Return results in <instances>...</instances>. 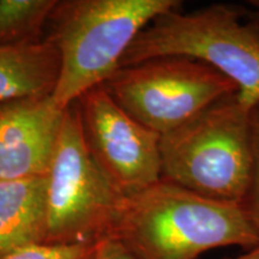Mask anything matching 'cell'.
<instances>
[{
  "label": "cell",
  "instance_id": "9a60e30c",
  "mask_svg": "<svg viewBox=\"0 0 259 259\" xmlns=\"http://www.w3.org/2000/svg\"><path fill=\"white\" fill-rule=\"evenodd\" d=\"M234 259H259V244L254 247L250 248V251L247 253L240 255V257L234 258Z\"/></svg>",
  "mask_w": 259,
  "mask_h": 259
},
{
  "label": "cell",
  "instance_id": "5bb4252c",
  "mask_svg": "<svg viewBox=\"0 0 259 259\" xmlns=\"http://www.w3.org/2000/svg\"><path fill=\"white\" fill-rule=\"evenodd\" d=\"M95 259H136L115 239L108 238L97 244Z\"/></svg>",
  "mask_w": 259,
  "mask_h": 259
},
{
  "label": "cell",
  "instance_id": "e0dca14e",
  "mask_svg": "<svg viewBox=\"0 0 259 259\" xmlns=\"http://www.w3.org/2000/svg\"><path fill=\"white\" fill-rule=\"evenodd\" d=\"M254 16H255V17H257V18L259 19V12H255V14H254Z\"/></svg>",
  "mask_w": 259,
  "mask_h": 259
},
{
  "label": "cell",
  "instance_id": "4fadbf2b",
  "mask_svg": "<svg viewBox=\"0 0 259 259\" xmlns=\"http://www.w3.org/2000/svg\"><path fill=\"white\" fill-rule=\"evenodd\" d=\"M251 139V179L247 194L241 205L252 227L259 235V102L250 112Z\"/></svg>",
  "mask_w": 259,
  "mask_h": 259
},
{
  "label": "cell",
  "instance_id": "5b68a950",
  "mask_svg": "<svg viewBox=\"0 0 259 259\" xmlns=\"http://www.w3.org/2000/svg\"><path fill=\"white\" fill-rule=\"evenodd\" d=\"M46 183L44 244H96L111 238L124 197L90 154L77 101L64 112Z\"/></svg>",
  "mask_w": 259,
  "mask_h": 259
},
{
  "label": "cell",
  "instance_id": "7a4b0ae2",
  "mask_svg": "<svg viewBox=\"0 0 259 259\" xmlns=\"http://www.w3.org/2000/svg\"><path fill=\"white\" fill-rule=\"evenodd\" d=\"M177 0H64L52 14L46 37L59 54V74L52 93L66 109L109 78L122 57L157 16L178 9Z\"/></svg>",
  "mask_w": 259,
  "mask_h": 259
},
{
  "label": "cell",
  "instance_id": "ba28073f",
  "mask_svg": "<svg viewBox=\"0 0 259 259\" xmlns=\"http://www.w3.org/2000/svg\"><path fill=\"white\" fill-rule=\"evenodd\" d=\"M64 112L52 94L0 101V180L47 176Z\"/></svg>",
  "mask_w": 259,
  "mask_h": 259
},
{
  "label": "cell",
  "instance_id": "30bf717a",
  "mask_svg": "<svg viewBox=\"0 0 259 259\" xmlns=\"http://www.w3.org/2000/svg\"><path fill=\"white\" fill-rule=\"evenodd\" d=\"M59 74V54L46 38L0 46V101L53 93Z\"/></svg>",
  "mask_w": 259,
  "mask_h": 259
},
{
  "label": "cell",
  "instance_id": "277c9868",
  "mask_svg": "<svg viewBox=\"0 0 259 259\" xmlns=\"http://www.w3.org/2000/svg\"><path fill=\"white\" fill-rule=\"evenodd\" d=\"M250 112L235 93L162 135L161 179L205 198L242 204L251 179Z\"/></svg>",
  "mask_w": 259,
  "mask_h": 259
},
{
  "label": "cell",
  "instance_id": "8fae6325",
  "mask_svg": "<svg viewBox=\"0 0 259 259\" xmlns=\"http://www.w3.org/2000/svg\"><path fill=\"white\" fill-rule=\"evenodd\" d=\"M58 0H0V46L37 42Z\"/></svg>",
  "mask_w": 259,
  "mask_h": 259
},
{
  "label": "cell",
  "instance_id": "6da1fadb",
  "mask_svg": "<svg viewBox=\"0 0 259 259\" xmlns=\"http://www.w3.org/2000/svg\"><path fill=\"white\" fill-rule=\"evenodd\" d=\"M111 238L136 259H196L227 246L259 244L244 206L160 180L122 200Z\"/></svg>",
  "mask_w": 259,
  "mask_h": 259
},
{
  "label": "cell",
  "instance_id": "9c48e42d",
  "mask_svg": "<svg viewBox=\"0 0 259 259\" xmlns=\"http://www.w3.org/2000/svg\"><path fill=\"white\" fill-rule=\"evenodd\" d=\"M46 220V176L0 180V258L44 244Z\"/></svg>",
  "mask_w": 259,
  "mask_h": 259
},
{
  "label": "cell",
  "instance_id": "7c38bea8",
  "mask_svg": "<svg viewBox=\"0 0 259 259\" xmlns=\"http://www.w3.org/2000/svg\"><path fill=\"white\" fill-rule=\"evenodd\" d=\"M97 244H37L0 259H95Z\"/></svg>",
  "mask_w": 259,
  "mask_h": 259
},
{
  "label": "cell",
  "instance_id": "2e32d148",
  "mask_svg": "<svg viewBox=\"0 0 259 259\" xmlns=\"http://www.w3.org/2000/svg\"><path fill=\"white\" fill-rule=\"evenodd\" d=\"M250 5L252 6V8H254L255 10H257L255 12H259V0H251Z\"/></svg>",
  "mask_w": 259,
  "mask_h": 259
},
{
  "label": "cell",
  "instance_id": "8992f818",
  "mask_svg": "<svg viewBox=\"0 0 259 259\" xmlns=\"http://www.w3.org/2000/svg\"><path fill=\"white\" fill-rule=\"evenodd\" d=\"M101 87L132 118L161 136L238 93L236 84L219 71L183 57L120 67Z\"/></svg>",
  "mask_w": 259,
  "mask_h": 259
},
{
  "label": "cell",
  "instance_id": "3957f363",
  "mask_svg": "<svg viewBox=\"0 0 259 259\" xmlns=\"http://www.w3.org/2000/svg\"><path fill=\"white\" fill-rule=\"evenodd\" d=\"M178 9L157 16L139 32L120 67L164 57L200 61L234 82L240 101L252 108L259 102V19H246L241 9L226 4L192 12Z\"/></svg>",
  "mask_w": 259,
  "mask_h": 259
},
{
  "label": "cell",
  "instance_id": "52a82bcc",
  "mask_svg": "<svg viewBox=\"0 0 259 259\" xmlns=\"http://www.w3.org/2000/svg\"><path fill=\"white\" fill-rule=\"evenodd\" d=\"M77 102L90 154L124 198L161 180V135L132 118L101 85Z\"/></svg>",
  "mask_w": 259,
  "mask_h": 259
}]
</instances>
